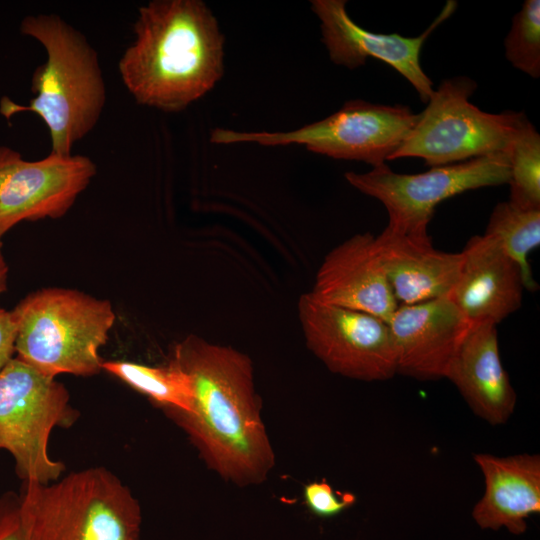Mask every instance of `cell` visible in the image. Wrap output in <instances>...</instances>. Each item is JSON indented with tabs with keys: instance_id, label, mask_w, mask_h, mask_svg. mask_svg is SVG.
Returning <instances> with one entry per match:
<instances>
[{
	"instance_id": "cell-15",
	"label": "cell",
	"mask_w": 540,
	"mask_h": 540,
	"mask_svg": "<svg viewBox=\"0 0 540 540\" xmlns=\"http://www.w3.org/2000/svg\"><path fill=\"white\" fill-rule=\"evenodd\" d=\"M461 253L460 274L449 297L472 325L497 326L521 307L522 271L485 235L471 237Z\"/></svg>"
},
{
	"instance_id": "cell-3",
	"label": "cell",
	"mask_w": 540,
	"mask_h": 540,
	"mask_svg": "<svg viewBox=\"0 0 540 540\" xmlns=\"http://www.w3.org/2000/svg\"><path fill=\"white\" fill-rule=\"evenodd\" d=\"M20 30L42 44L47 60L34 70L35 97L29 104L3 97L0 113L7 119L23 111L36 113L49 129L50 153L70 156L74 143L95 127L106 102L97 52L80 31L56 14L27 16Z\"/></svg>"
},
{
	"instance_id": "cell-23",
	"label": "cell",
	"mask_w": 540,
	"mask_h": 540,
	"mask_svg": "<svg viewBox=\"0 0 540 540\" xmlns=\"http://www.w3.org/2000/svg\"><path fill=\"white\" fill-rule=\"evenodd\" d=\"M303 497L310 512L322 518L342 513L353 506L357 500L351 492L334 491L326 479L306 484L303 488Z\"/></svg>"
},
{
	"instance_id": "cell-2",
	"label": "cell",
	"mask_w": 540,
	"mask_h": 540,
	"mask_svg": "<svg viewBox=\"0 0 540 540\" xmlns=\"http://www.w3.org/2000/svg\"><path fill=\"white\" fill-rule=\"evenodd\" d=\"M133 30L118 69L138 104L179 112L223 76L224 36L203 1H150L139 7Z\"/></svg>"
},
{
	"instance_id": "cell-8",
	"label": "cell",
	"mask_w": 540,
	"mask_h": 540,
	"mask_svg": "<svg viewBox=\"0 0 540 540\" xmlns=\"http://www.w3.org/2000/svg\"><path fill=\"white\" fill-rule=\"evenodd\" d=\"M419 114L403 105L347 101L334 114L289 132H238L217 128L214 144L304 145L335 159L357 160L372 168L386 164L415 126Z\"/></svg>"
},
{
	"instance_id": "cell-26",
	"label": "cell",
	"mask_w": 540,
	"mask_h": 540,
	"mask_svg": "<svg viewBox=\"0 0 540 540\" xmlns=\"http://www.w3.org/2000/svg\"><path fill=\"white\" fill-rule=\"evenodd\" d=\"M7 275H8V266L6 264L4 255L2 253V241L0 238V295L6 291Z\"/></svg>"
},
{
	"instance_id": "cell-10",
	"label": "cell",
	"mask_w": 540,
	"mask_h": 540,
	"mask_svg": "<svg viewBox=\"0 0 540 540\" xmlns=\"http://www.w3.org/2000/svg\"><path fill=\"white\" fill-rule=\"evenodd\" d=\"M298 318L308 349L333 373L383 381L397 373L388 323L372 314L300 296Z\"/></svg>"
},
{
	"instance_id": "cell-1",
	"label": "cell",
	"mask_w": 540,
	"mask_h": 540,
	"mask_svg": "<svg viewBox=\"0 0 540 540\" xmlns=\"http://www.w3.org/2000/svg\"><path fill=\"white\" fill-rule=\"evenodd\" d=\"M169 362L187 376L192 398L189 411L165 414L222 479L239 487L263 483L275 454L249 356L191 334L175 344Z\"/></svg>"
},
{
	"instance_id": "cell-9",
	"label": "cell",
	"mask_w": 540,
	"mask_h": 540,
	"mask_svg": "<svg viewBox=\"0 0 540 540\" xmlns=\"http://www.w3.org/2000/svg\"><path fill=\"white\" fill-rule=\"evenodd\" d=\"M345 178L354 188L383 204L389 216L388 228L426 236L435 208L442 201L468 190L508 184L509 153L431 167L416 174L396 173L383 164L366 173L347 172Z\"/></svg>"
},
{
	"instance_id": "cell-24",
	"label": "cell",
	"mask_w": 540,
	"mask_h": 540,
	"mask_svg": "<svg viewBox=\"0 0 540 540\" xmlns=\"http://www.w3.org/2000/svg\"><path fill=\"white\" fill-rule=\"evenodd\" d=\"M0 540H29L19 493L9 491L0 496Z\"/></svg>"
},
{
	"instance_id": "cell-11",
	"label": "cell",
	"mask_w": 540,
	"mask_h": 540,
	"mask_svg": "<svg viewBox=\"0 0 540 540\" xmlns=\"http://www.w3.org/2000/svg\"><path fill=\"white\" fill-rule=\"evenodd\" d=\"M95 174V163L84 155L50 153L27 161L0 146V238L22 221L64 216Z\"/></svg>"
},
{
	"instance_id": "cell-17",
	"label": "cell",
	"mask_w": 540,
	"mask_h": 540,
	"mask_svg": "<svg viewBox=\"0 0 540 540\" xmlns=\"http://www.w3.org/2000/svg\"><path fill=\"white\" fill-rule=\"evenodd\" d=\"M474 460L485 481V492L472 510L475 523L481 529L523 534L526 519L540 513V456L475 454Z\"/></svg>"
},
{
	"instance_id": "cell-19",
	"label": "cell",
	"mask_w": 540,
	"mask_h": 540,
	"mask_svg": "<svg viewBox=\"0 0 540 540\" xmlns=\"http://www.w3.org/2000/svg\"><path fill=\"white\" fill-rule=\"evenodd\" d=\"M520 267L524 287L536 291L528 256L540 244V209L525 210L509 201L498 203L489 218L485 233Z\"/></svg>"
},
{
	"instance_id": "cell-20",
	"label": "cell",
	"mask_w": 540,
	"mask_h": 540,
	"mask_svg": "<svg viewBox=\"0 0 540 540\" xmlns=\"http://www.w3.org/2000/svg\"><path fill=\"white\" fill-rule=\"evenodd\" d=\"M102 370L146 395L158 407L187 412L191 389L187 376L174 364L147 366L128 361H103Z\"/></svg>"
},
{
	"instance_id": "cell-25",
	"label": "cell",
	"mask_w": 540,
	"mask_h": 540,
	"mask_svg": "<svg viewBox=\"0 0 540 540\" xmlns=\"http://www.w3.org/2000/svg\"><path fill=\"white\" fill-rule=\"evenodd\" d=\"M16 326L11 311L0 308V369L15 354Z\"/></svg>"
},
{
	"instance_id": "cell-6",
	"label": "cell",
	"mask_w": 540,
	"mask_h": 540,
	"mask_svg": "<svg viewBox=\"0 0 540 540\" xmlns=\"http://www.w3.org/2000/svg\"><path fill=\"white\" fill-rule=\"evenodd\" d=\"M79 413L66 387L13 357L0 369V451L11 454L19 478L48 484L65 466L48 453L55 427L68 428Z\"/></svg>"
},
{
	"instance_id": "cell-22",
	"label": "cell",
	"mask_w": 540,
	"mask_h": 540,
	"mask_svg": "<svg viewBox=\"0 0 540 540\" xmlns=\"http://www.w3.org/2000/svg\"><path fill=\"white\" fill-rule=\"evenodd\" d=\"M511 65L531 76H540V1L526 0L513 19L504 40Z\"/></svg>"
},
{
	"instance_id": "cell-14",
	"label": "cell",
	"mask_w": 540,
	"mask_h": 540,
	"mask_svg": "<svg viewBox=\"0 0 540 540\" xmlns=\"http://www.w3.org/2000/svg\"><path fill=\"white\" fill-rule=\"evenodd\" d=\"M371 233L356 234L334 247L315 276V299L377 316L387 323L398 307L377 256Z\"/></svg>"
},
{
	"instance_id": "cell-4",
	"label": "cell",
	"mask_w": 540,
	"mask_h": 540,
	"mask_svg": "<svg viewBox=\"0 0 540 540\" xmlns=\"http://www.w3.org/2000/svg\"><path fill=\"white\" fill-rule=\"evenodd\" d=\"M17 358L42 374L92 376L102 370L100 348L115 321L108 300L58 287L28 294L11 311Z\"/></svg>"
},
{
	"instance_id": "cell-13",
	"label": "cell",
	"mask_w": 540,
	"mask_h": 540,
	"mask_svg": "<svg viewBox=\"0 0 540 540\" xmlns=\"http://www.w3.org/2000/svg\"><path fill=\"white\" fill-rule=\"evenodd\" d=\"M388 325L397 373L419 380L446 378L472 326L449 295L398 305Z\"/></svg>"
},
{
	"instance_id": "cell-18",
	"label": "cell",
	"mask_w": 540,
	"mask_h": 540,
	"mask_svg": "<svg viewBox=\"0 0 540 540\" xmlns=\"http://www.w3.org/2000/svg\"><path fill=\"white\" fill-rule=\"evenodd\" d=\"M446 378L472 411L489 424H504L513 414L516 393L500 359L496 325L471 326Z\"/></svg>"
},
{
	"instance_id": "cell-7",
	"label": "cell",
	"mask_w": 540,
	"mask_h": 540,
	"mask_svg": "<svg viewBox=\"0 0 540 540\" xmlns=\"http://www.w3.org/2000/svg\"><path fill=\"white\" fill-rule=\"evenodd\" d=\"M476 88L467 76L443 80L390 160L415 157L438 167L508 151L523 113L482 111L469 101Z\"/></svg>"
},
{
	"instance_id": "cell-21",
	"label": "cell",
	"mask_w": 540,
	"mask_h": 540,
	"mask_svg": "<svg viewBox=\"0 0 540 540\" xmlns=\"http://www.w3.org/2000/svg\"><path fill=\"white\" fill-rule=\"evenodd\" d=\"M508 153L509 202L525 210L540 209V135L524 113Z\"/></svg>"
},
{
	"instance_id": "cell-16",
	"label": "cell",
	"mask_w": 540,
	"mask_h": 540,
	"mask_svg": "<svg viewBox=\"0 0 540 540\" xmlns=\"http://www.w3.org/2000/svg\"><path fill=\"white\" fill-rule=\"evenodd\" d=\"M379 261L398 305L449 295L462 265V253L433 247L429 235L418 236L386 227L374 237Z\"/></svg>"
},
{
	"instance_id": "cell-5",
	"label": "cell",
	"mask_w": 540,
	"mask_h": 540,
	"mask_svg": "<svg viewBox=\"0 0 540 540\" xmlns=\"http://www.w3.org/2000/svg\"><path fill=\"white\" fill-rule=\"evenodd\" d=\"M21 511L29 540H140L141 508L130 489L102 467L53 483L24 481Z\"/></svg>"
},
{
	"instance_id": "cell-12",
	"label": "cell",
	"mask_w": 540,
	"mask_h": 540,
	"mask_svg": "<svg viewBox=\"0 0 540 540\" xmlns=\"http://www.w3.org/2000/svg\"><path fill=\"white\" fill-rule=\"evenodd\" d=\"M311 8L321 22L322 41L332 62L355 69L363 66L369 57L381 60L409 81L422 102H428L434 89L420 64L421 49L435 28L456 10V1H447L432 24L416 37L374 33L362 28L348 15L344 0H312Z\"/></svg>"
}]
</instances>
